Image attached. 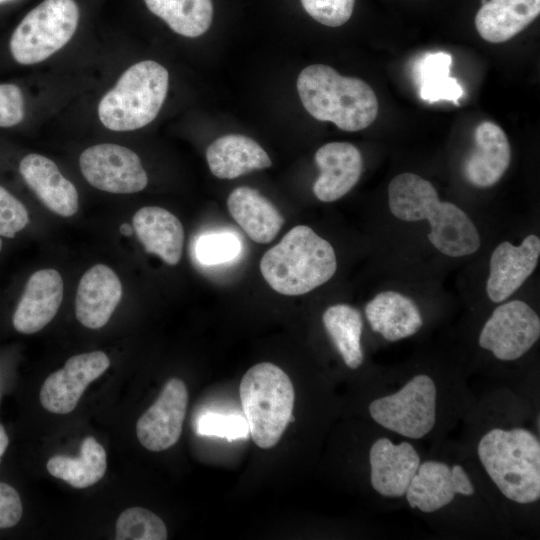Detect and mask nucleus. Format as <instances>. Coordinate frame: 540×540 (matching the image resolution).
<instances>
[{
  "label": "nucleus",
  "instance_id": "412c9836",
  "mask_svg": "<svg viewBox=\"0 0 540 540\" xmlns=\"http://www.w3.org/2000/svg\"><path fill=\"white\" fill-rule=\"evenodd\" d=\"M133 228L146 252L157 255L168 265L179 263L184 229L174 214L158 206L142 207L133 216Z\"/></svg>",
  "mask_w": 540,
  "mask_h": 540
},
{
  "label": "nucleus",
  "instance_id": "6e6552de",
  "mask_svg": "<svg viewBox=\"0 0 540 540\" xmlns=\"http://www.w3.org/2000/svg\"><path fill=\"white\" fill-rule=\"evenodd\" d=\"M437 390L427 375L414 376L399 391L372 401L371 417L404 437L420 439L434 427Z\"/></svg>",
  "mask_w": 540,
  "mask_h": 540
},
{
  "label": "nucleus",
  "instance_id": "f704fd0d",
  "mask_svg": "<svg viewBox=\"0 0 540 540\" xmlns=\"http://www.w3.org/2000/svg\"><path fill=\"white\" fill-rule=\"evenodd\" d=\"M24 117V98L15 84H0V127L15 126Z\"/></svg>",
  "mask_w": 540,
  "mask_h": 540
},
{
  "label": "nucleus",
  "instance_id": "c756f323",
  "mask_svg": "<svg viewBox=\"0 0 540 540\" xmlns=\"http://www.w3.org/2000/svg\"><path fill=\"white\" fill-rule=\"evenodd\" d=\"M117 540H165L167 529L163 520L142 507L124 510L116 522Z\"/></svg>",
  "mask_w": 540,
  "mask_h": 540
},
{
  "label": "nucleus",
  "instance_id": "2f4dec72",
  "mask_svg": "<svg viewBox=\"0 0 540 540\" xmlns=\"http://www.w3.org/2000/svg\"><path fill=\"white\" fill-rule=\"evenodd\" d=\"M240 248V242L233 234L212 233L197 241L196 256L203 264L217 265L234 259Z\"/></svg>",
  "mask_w": 540,
  "mask_h": 540
},
{
  "label": "nucleus",
  "instance_id": "cd10ccee",
  "mask_svg": "<svg viewBox=\"0 0 540 540\" xmlns=\"http://www.w3.org/2000/svg\"><path fill=\"white\" fill-rule=\"evenodd\" d=\"M147 8L177 34L195 38L204 34L213 18L212 0H144Z\"/></svg>",
  "mask_w": 540,
  "mask_h": 540
},
{
  "label": "nucleus",
  "instance_id": "39448f33",
  "mask_svg": "<svg viewBox=\"0 0 540 540\" xmlns=\"http://www.w3.org/2000/svg\"><path fill=\"white\" fill-rule=\"evenodd\" d=\"M239 394L254 443L272 448L292 421L295 394L289 376L275 364L258 363L242 377Z\"/></svg>",
  "mask_w": 540,
  "mask_h": 540
},
{
  "label": "nucleus",
  "instance_id": "dca6fc26",
  "mask_svg": "<svg viewBox=\"0 0 540 540\" xmlns=\"http://www.w3.org/2000/svg\"><path fill=\"white\" fill-rule=\"evenodd\" d=\"M320 175L313 185L316 198L333 202L346 195L359 181L363 159L360 151L348 142H330L315 153Z\"/></svg>",
  "mask_w": 540,
  "mask_h": 540
},
{
  "label": "nucleus",
  "instance_id": "473e14b6",
  "mask_svg": "<svg viewBox=\"0 0 540 540\" xmlns=\"http://www.w3.org/2000/svg\"><path fill=\"white\" fill-rule=\"evenodd\" d=\"M305 11L317 22L328 27L345 24L354 9L355 0H300Z\"/></svg>",
  "mask_w": 540,
  "mask_h": 540
},
{
  "label": "nucleus",
  "instance_id": "7c9ffc66",
  "mask_svg": "<svg viewBox=\"0 0 540 540\" xmlns=\"http://www.w3.org/2000/svg\"><path fill=\"white\" fill-rule=\"evenodd\" d=\"M197 433L203 436H216L228 441L247 439L249 428L244 416L206 412L197 421Z\"/></svg>",
  "mask_w": 540,
  "mask_h": 540
},
{
  "label": "nucleus",
  "instance_id": "4c0bfd02",
  "mask_svg": "<svg viewBox=\"0 0 540 540\" xmlns=\"http://www.w3.org/2000/svg\"><path fill=\"white\" fill-rule=\"evenodd\" d=\"M120 233L124 236H131L133 233V228L129 223H123L120 226Z\"/></svg>",
  "mask_w": 540,
  "mask_h": 540
},
{
  "label": "nucleus",
  "instance_id": "ddd939ff",
  "mask_svg": "<svg viewBox=\"0 0 540 540\" xmlns=\"http://www.w3.org/2000/svg\"><path fill=\"white\" fill-rule=\"evenodd\" d=\"M540 256V239L528 235L521 244L504 241L495 247L489 262L486 281L488 298L504 302L514 294L535 270Z\"/></svg>",
  "mask_w": 540,
  "mask_h": 540
},
{
  "label": "nucleus",
  "instance_id": "4be33fe9",
  "mask_svg": "<svg viewBox=\"0 0 540 540\" xmlns=\"http://www.w3.org/2000/svg\"><path fill=\"white\" fill-rule=\"evenodd\" d=\"M211 173L219 179H234L272 165L266 151L253 139L227 134L213 141L206 150Z\"/></svg>",
  "mask_w": 540,
  "mask_h": 540
},
{
  "label": "nucleus",
  "instance_id": "9b49d317",
  "mask_svg": "<svg viewBox=\"0 0 540 540\" xmlns=\"http://www.w3.org/2000/svg\"><path fill=\"white\" fill-rule=\"evenodd\" d=\"M109 365L110 360L103 351L72 356L44 381L40 390L41 405L51 413H70L76 408L87 386L99 378Z\"/></svg>",
  "mask_w": 540,
  "mask_h": 540
},
{
  "label": "nucleus",
  "instance_id": "9d476101",
  "mask_svg": "<svg viewBox=\"0 0 540 540\" xmlns=\"http://www.w3.org/2000/svg\"><path fill=\"white\" fill-rule=\"evenodd\" d=\"M79 166L90 185L109 193H136L148 183L138 155L117 144L102 143L85 149L80 155Z\"/></svg>",
  "mask_w": 540,
  "mask_h": 540
},
{
  "label": "nucleus",
  "instance_id": "72a5a7b5",
  "mask_svg": "<svg viewBox=\"0 0 540 540\" xmlns=\"http://www.w3.org/2000/svg\"><path fill=\"white\" fill-rule=\"evenodd\" d=\"M29 222L25 206L0 186V235L13 238Z\"/></svg>",
  "mask_w": 540,
  "mask_h": 540
},
{
  "label": "nucleus",
  "instance_id": "f3484780",
  "mask_svg": "<svg viewBox=\"0 0 540 540\" xmlns=\"http://www.w3.org/2000/svg\"><path fill=\"white\" fill-rule=\"evenodd\" d=\"M511 162V147L504 130L490 121H483L474 130V149L463 163L465 179L475 187L496 184Z\"/></svg>",
  "mask_w": 540,
  "mask_h": 540
},
{
  "label": "nucleus",
  "instance_id": "aec40b11",
  "mask_svg": "<svg viewBox=\"0 0 540 540\" xmlns=\"http://www.w3.org/2000/svg\"><path fill=\"white\" fill-rule=\"evenodd\" d=\"M19 171L48 209L63 217H71L77 212L76 187L62 175L52 160L32 153L21 160Z\"/></svg>",
  "mask_w": 540,
  "mask_h": 540
},
{
  "label": "nucleus",
  "instance_id": "bb28decb",
  "mask_svg": "<svg viewBox=\"0 0 540 540\" xmlns=\"http://www.w3.org/2000/svg\"><path fill=\"white\" fill-rule=\"evenodd\" d=\"M322 321L344 363L351 369L360 367L364 355L363 321L359 311L347 304H335L324 311Z\"/></svg>",
  "mask_w": 540,
  "mask_h": 540
},
{
  "label": "nucleus",
  "instance_id": "c9c22d12",
  "mask_svg": "<svg viewBox=\"0 0 540 540\" xmlns=\"http://www.w3.org/2000/svg\"><path fill=\"white\" fill-rule=\"evenodd\" d=\"M22 512L18 492L12 486L0 482V528L15 526L20 521Z\"/></svg>",
  "mask_w": 540,
  "mask_h": 540
},
{
  "label": "nucleus",
  "instance_id": "20e7f679",
  "mask_svg": "<svg viewBox=\"0 0 540 540\" xmlns=\"http://www.w3.org/2000/svg\"><path fill=\"white\" fill-rule=\"evenodd\" d=\"M477 452L506 498L520 504L540 498V442L530 431L492 429L480 439Z\"/></svg>",
  "mask_w": 540,
  "mask_h": 540
},
{
  "label": "nucleus",
  "instance_id": "0eeeda50",
  "mask_svg": "<svg viewBox=\"0 0 540 540\" xmlns=\"http://www.w3.org/2000/svg\"><path fill=\"white\" fill-rule=\"evenodd\" d=\"M78 21L74 0H44L14 30L10 39L13 58L23 65L47 59L70 41Z\"/></svg>",
  "mask_w": 540,
  "mask_h": 540
},
{
  "label": "nucleus",
  "instance_id": "ea45409f",
  "mask_svg": "<svg viewBox=\"0 0 540 540\" xmlns=\"http://www.w3.org/2000/svg\"><path fill=\"white\" fill-rule=\"evenodd\" d=\"M1 249H2V241L0 239V251H1Z\"/></svg>",
  "mask_w": 540,
  "mask_h": 540
},
{
  "label": "nucleus",
  "instance_id": "7ed1b4c3",
  "mask_svg": "<svg viewBox=\"0 0 540 540\" xmlns=\"http://www.w3.org/2000/svg\"><path fill=\"white\" fill-rule=\"evenodd\" d=\"M336 269L332 245L305 225L289 230L260 261V271L268 285L287 296L314 290L328 282Z\"/></svg>",
  "mask_w": 540,
  "mask_h": 540
},
{
  "label": "nucleus",
  "instance_id": "a878e982",
  "mask_svg": "<svg viewBox=\"0 0 540 540\" xmlns=\"http://www.w3.org/2000/svg\"><path fill=\"white\" fill-rule=\"evenodd\" d=\"M48 472L74 488H87L104 476L107 456L103 446L92 436L83 439L80 455L76 458L56 455L46 464Z\"/></svg>",
  "mask_w": 540,
  "mask_h": 540
},
{
  "label": "nucleus",
  "instance_id": "e433bc0d",
  "mask_svg": "<svg viewBox=\"0 0 540 540\" xmlns=\"http://www.w3.org/2000/svg\"><path fill=\"white\" fill-rule=\"evenodd\" d=\"M8 443H9V438L5 432V429L0 424V461H1L2 455L7 449Z\"/></svg>",
  "mask_w": 540,
  "mask_h": 540
},
{
  "label": "nucleus",
  "instance_id": "f257e3e1",
  "mask_svg": "<svg viewBox=\"0 0 540 540\" xmlns=\"http://www.w3.org/2000/svg\"><path fill=\"white\" fill-rule=\"evenodd\" d=\"M388 205L401 221L427 220L428 240L446 256H469L480 248L478 229L469 216L457 205L440 201L432 183L417 174L401 173L390 181Z\"/></svg>",
  "mask_w": 540,
  "mask_h": 540
},
{
  "label": "nucleus",
  "instance_id": "4468645a",
  "mask_svg": "<svg viewBox=\"0 0 540 540\" xmlns=\"http://www.w3.org/2000/svg\"><path fill=\"white\" fill-rule=\"evenodd\" d=\"M457 493H474L463 467L456 464L450 468L443 462L426 461L419 465L405 495L411 508L430 513L448 505Z\"/></svg>",
  "mask_w": 540,
  "mask_h": 540
},
{
  "label": "nucleus",
  "instance_id": "5701e85b",
  "mask_svg": "<svg viewBox=\"0 0 540 540\" xmlns=\"http://www.w3.org/2000/svg\"><path fill=\"white\" fill-rule=\"evenodd\" d=\"M227 207L236 223L256 243L273 241L284 224L279 210L258 190L248 186L235 188L228 196Z\"/></svg>",
  "mask_w": 540,
  "mask_h": 540
},
{
  "label": "nucleus",
  "instance_id": "1a4fd4ad",
  "mask_svg": "<svg viewBox=\"0 0 540 540\" xmlns=\"http://www.w3.org/2000/svg\"><path fill=\"white\" fill-rule=\"evenodd\" d=\"M540 336V319L524 301L497 306L485 322L479 345L502 361L516 360L528 352Z\"/></svg>",
  "mask_w": 540,
  "mask_h": 540
},
{
  "label": "nucleus",
  "instance_id": "393cba45",
  "mask_svg": "<svg viewBox=\"0 0 540 540\" xmlns=\"http://www.w3.org/2000/svg\"><path fill=\"white\" fill-rule=\"evenodd\" d=\"M540 14V0H490L475 16V27L490 43L506 42Z\"/></svg>",
  "mask_w": 540,
  "mask_h": 540
},
{
  "label": "nucleus",
  "instance_id": "58836bf2",
  "mask_svg": "<svg viewBox=\"0 0 540 540\" xmlns=\"http://www.w3.org/2000/svg\"><path fill=\"white\" fill-rule=\"evenodd\" d=\"M7 1H10V0H0V4L4 3V2H7Z\"/></svg>",
  "mask_w": 540,
  "mask_h": 540
},
{
  "label": "nucleus",
  "instance_id": "a211bd4d",
  "mask_svg": "<svg viewBox=\"0 0 540 540\" xmlns=\"http://www.w3.org/2000/svg\"><path fill=\"white\" fill-rule=\"evenodd\" d=\"M122 297V284L116 273L104 264L87 270L78 284L75 315L85 327L99 329L110 320Z\"/></svg>",
  "mask_w": 540,
  "mask_h": 540
},
{
  "label": "nucleus",
  "instance_id": "b1692460",
  "mask_svg": "<svg viewBox=\"0 0 540 540\" xmlns=\"http://www.w3.org/2000/svg\"><path fill=\"white\" fill-rule=\"evenodd\" d=\"M365 314L372 330L391 342L414 335L423 325L414 301L396 291L378 293L366 304Z\"/></svg>",
  "mask_w": 540,
  "mask_h": 540
},
{
  "label": "nucleus",
  "instance_id": "f03ea898",
  "mask_svg": "<svg viewBox=\"0 0 540 540\" xmlns=\"http://www.w3.org/2000/svg\"><path fill=\"white\" fill-rule=\"evenodd\" d=\"M296 86L304 108L312 117L332 122L343 131L363 130L377 117L378 100L369 84L340 75L330 66H307L300 72Z\"/></svg>",
  "mask_w": 540,
  "mask_h": 540
},
{
  "label": "nucleus",
  "instance_id": "6ab92c4d",
  "mask_svg": "<svg viewBox=\"0 0 540 540\" xmlns=\"http://www.w3.org/2000/svg\"><path fill=\"white\" fill-rule=\"evenodd\" d=\"M63 298V280L55 269H41L27 281L13 315L14 328L33 334L44 328L56 315Z\"/></svg>",
  "mask_w": 540,
  "mask_h": 540
},
{
  "label": "nucleus",
  "instance_id": "f8f14e48",
  "mask_svg": "<svg viewBox=\"0 0 540 540\" xmlns=\"http://www.w3.org/2000/svg\"><path fill=\"white\" fill-rule=\"evenodd\" d=\"M187 404L185 383L178 378L169 379L156 401L137 421L139 442L154 452L173 446L180 438Z\"/></svg>",
  "mask_w": 540,
  "mask_h": 540
},
{
  "label": "nucleus",
  "instance_id": "c85d7f7f",
  "mask_svg": "<svg viewBox=\"0 0 540 540\" xmlns=\"http://www.w3.org/2000/svg\"><path fill=\"white\" fill-rule=\"evenodd\" d=\"M451 63V55L443 51L428 53L421 59L418 76L422 100L429 103L450 101L458 104L464 92L458 80L450 76Z\"/></svg>",
  "mask_w": 540,
  "mask_h": 540
},
{
  "label": "nucleus",
  "instance_id": "2eb2a0df",
  "mask_svg": "<svg viewBox=\"0 0 540 540\" xmlns=\"http://www.w3.org/2000/svg\"><path fill=\"white\" fill-rule=\"evenodd\" d=\"M371 485L386 497L404 496L420 465V457L409 442L393 444L387 438L375 441L369 452Z\"/></svg>",
  "mask_w": 540,
  "mask_h": 540
},
{
  "label": "nucleus",
  "instance_id": "423d86ee",
  "mask_svg": "<svg viewBox=\"0 0 540 540\" xmlns=\"http://www.w3.org/2000/svg\"><path fill=\"white\" fill-rule=\"evenodd\" d=\"M167 69L153 60L130 66L100 100L98 116L112 131H132L151 123L167 95Z\"/></svg>",
  "mask_w": 540,
  "mask_h": 540
}]
</instances>
